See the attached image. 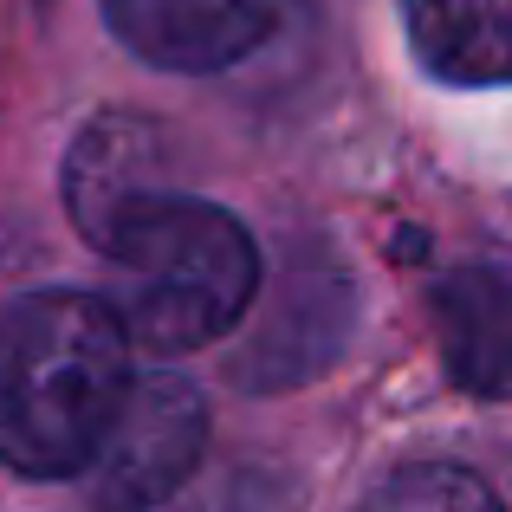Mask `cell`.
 <instances>
[{
    "instance_id": "obj_5",
    "label": "cell",
    "mask_w": 512,
    "mask_h": 512,
    "mask_svg": "<svg viewBox=\"0 0 512 512\" xmlns=\"http://www.w3.org/2000/svg\"><path fill=\"white\" fill-rule=\"evenodd\" d=\"M169 195V130L130 111H104L78 130L65 156V201L85 240H98L137 201Z\"/></svg>"
},
{
    "instance_id": "obj_3",
    "label": "cell",
    "mask_w": 512,
    "mask_h": 512,
    "mask_svg": "<svg viewBox=\"0 0 512 512\" xmlns=\"http://www.w3.org/2000/svg\"><path fill=\"white\" fill-rule=\"evenodd\" d=\"M201 448H208V402H201V389L175 370H143V376H130L111 435L98 441L91 467L78 474L85 500L98 512H156L163 500L182 493Z\"/></svg>"
},
{
    "instance_id": "obj_4",
    "label": "cell",
    "mask_w": 512,
    "mask_h": 512,
    "mask_svg": "<svg viewBox=\"0 0 512 512\" xmlns=\"http://www.w3.org/2000/svg\"><path fill=\"white\" fill-rule=\"evenodd\" d=\"M104 20L163 72H227L279 33L286 0H104Z\"/></svg>"
},
{
    "instance_id": "obj_7",
    "label": "cell",
    "mask_w": 512,
    "mask_h": 512,
    "mask_svg": "<svg viewBox=\"0 0 512 512\" xmlns=\"http://www.w3.org/2000/svg\"><path fill=\"white\" fill-rule=\"evenodd\" d=\"M402 26L448 85H512V0H402Z\"/></svg>"
},
{
    "instance_id": "obj_6",
    "label": "cell",
    "mask_w": 512,
    "mask_h": 512,
    "mask_svg": "<svg viewBox=\"0 0 512 512\" xmlns=\"http://www.w3.org/2000/svg\"><path fill=\"white\" fill-rule=\"evenodd\" d=\"M435 325L461 389H512V266H454L448 279H435Z\"/></svg>"
},
{
    "instance_id": "obj_1",
    "label": "cell",
    "mask_w": 512,
    "mask_h": 512,
    "mask_svg": "<svg viewBox=\"0 0 512 512\" xmlns=\"http://www.w3.org/2000/svg\"><path fill=\"white\" fill-rule=\"evenodd\" d=\"M130 389V338L91 292L0 305V461L26 480H78Z\"/></svg>"
},
{
    "instance_id": "obj_2",
    "label": "cell",
    "mask_w": 512,
    "mask_h": 512,
    "mask_svg": "<svg viewBox=\"0 0 512 512\" xmlns=\"http://www.w3.org/2000/svg\"><path fill=\"white\" fill-rule=\"evenodd\" d=\"M91 247L111 273V299H104L111 318L156 357L214 344L247 318L260 292V247L214 201L150 195L117 214Z\"/></svg>"
},
{
    "instance_id": "obj_8",
    "label": "cell",
    "mask_w": 512,
    "mask_h": 512,
    "mask_svg": "<svg viewBox=\"0 0 512 512\" xmlns=\"http://www.w3.org/2000/svg\"><path fill=\"white\" fill-rule=\"evenodd\" d=\"M363 512H506V506L480 474L448 467V461H428V467H409V474L383 480Z\"/></svg>"
}]
</instances>
